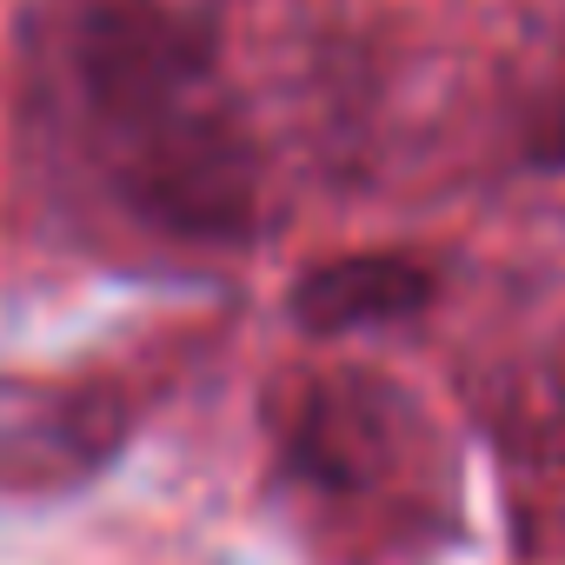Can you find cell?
Instances as JSON below:
<instances>
[{
  "label": "cell",
  "mask_w": 565,
  "mask_h": 565,
  "mask_svg": "<svg viewBox=\"0 0 565 565\" xmlns=\"http://www.w3.org/2000/svg\"><path fill=\"white\" fill-rule=\"evenodd\" d=\"M120 193L127 206L193 246H226L246 239L253 206H259V167L246 134L226 114H193L173 107L140 127V140L120 160Z\"/></svg>",
  "instance_id": "6da1fadb"
},
{
  "label": "cell",
  "mask_w": 565,
  "mask_h": 565,
  "mask_svg": "<svg viewBox=\"0 0 565 565\" xmlns=\"http://www.w3.org/2000/svg\"><path fill=\"white\" fill-rule=\"evenodd\" d=\"M220 34L206 14L173 8V0H107L81 21L74 67L87 100L107 120L147 127L193 100V87L213 74Z\"/></svg>",
  "instance_id": "7a4b0ae2"
},
{
  "label": "cell",
  "mask_w": 565,
  "mask_h": 565,
  "mask_svg": "<svg viewBox=\"0 0 565 565\" xmlns=\"http://www.w3.org/2000/svg\"><path fill=\"white\" fill-rule=\"evenodd\" d=\"M433 300V273L406 253H347L313 266L294 287V320L307 333H366V327H393L413 320Z\"/></svg>",
  "instance_id": "3957f363"
},
{
  "label": "cell",
  "mask_w": 565,
  "mask_h": 565,
  "mask_svg": "<svg viewBox=\"0 0 565 565\" xmlns=\"http://www.w3.org/2000/svg\"><path fill=\"white\" fill-rule=\"evenodd\" d=\"M393 433V399L380 386H366L360 373H340L327 386H313L300 399V419H294V459L313 472V479H333V486H353L366 479L373 466H386V439Z\"/></svg>",
  "instance_id": "277c9868"
}]
</instances>
